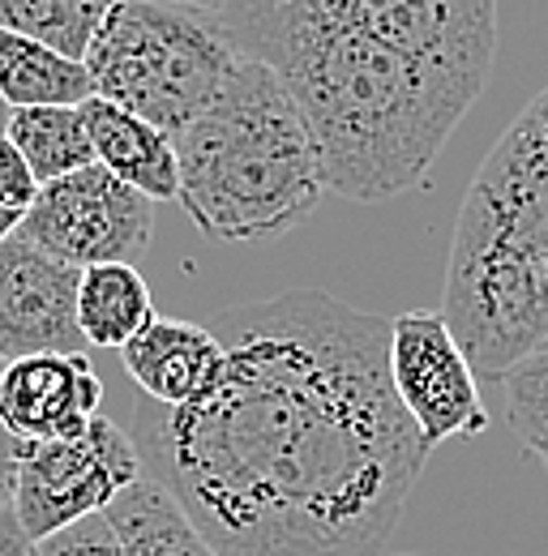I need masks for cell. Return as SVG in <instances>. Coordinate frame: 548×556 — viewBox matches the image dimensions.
Listing matches in <instances>:
<instances>
[{"mask_svg": "<svg viewBox=\"0 0 548 556\" xmlns=\"http://www.w3.org/2000/svg\"><path fill=\"white\" fill-rule=\"evenodd\" d=\"M141 476L146 467L134 437L116 419L99 416L65 441H17L13 514L39 544L77 518L103 514Z\"/></svg>", "mask_w": 548, "mask_h": 556, "instance_id": "8992f818", "label": "cell"}, {"mask_svg": "<svg viewBox=\"0 0 548 556\" xmlns=\"http://www.w3.org/2000/svg\"><path fill=\"white\" fill-rule=\"evenodd\" d=\"M13 471H17V441L0 428V501H13Z\"/></svg>", "mask_w": 548, "mask_h": 556, "instance_id": "44dd1931", "label": "cell"}, {"mask_svg": "<svg viewBox=\"0 0 548 556\" xmlns=\"http://www.w3.org/2000/svg\"><path fill=\"white\" fill-rule=\"evenodd\" d=\"M0 368H4V359H0Z\"/></svg>", "mask_w": 548, "mask_h": 556, "instance_id": "d4e9b609", "label": "cell"}, {"mask_svg": "<svg viewBox=\"0 0 548 556\" xmlns=\"http://www.w3.org/2000/svg\"><path fill=\"white\" fill-rule=\"evenodd\" d=\"M82 121L90 129V146H95L99 167H108L116 180L146 193L150 202H176L180 198L176 146L159 125L141 121L134 112L99 99V94L82 103Z\"/></svg>", "mask_w": 548, "mask_h": 556, "instance_id": "7c38bea8", "label": "cell"}, {"mask_svg": "<svg viewBox=\"0 0 548 556\" xmlns=\"http://www.w3.org/2000/svg\"><path fill=\"white\" fill-rule=\"evenodd\" d=\"M219 17L296 94L347 202L420 189L497 61V0H223Z\"/></svg>", "mask_w": 548, "mask_h": 556, "instance_id": "7a4b0ae2", "label": "cell"}, {"mask_svg": "<svg viewBox=\"0 0 548 556\" xmlns=\"http://www.w3.org/2000/svg\"><path fill=\"white\" fill-rule=\"evenodd\" d=\"M0 556H39V544L22 531V522H17V514H13V505L0 514Z\"/></svg>", "mask_w": 548, "mask_h": 556, "instance_id": "ffe728a7", "label": "cell"}, {"mask_svg": "<svg viewBox=\"0 0 548 556\" xmlns=\"http://www.w3.org/2000/svg\"><path fill=\"white\" fill-rule=\"evenodd\" d=\"M30 244L77 270L125 262L137 266L154 240V202L90 163L39 189L17 227Z\"/></svg>", "mask_w": 548, "mask_h": 556, "instance_id": "52a82bcc", "label": "cell"}, {"mask_svg": "<svg viewBox=\"0 0 548 556\" xmlns=\"http://www.w3.org/2000/svg\"><path fill=\"white\" fill-rule=\"evenodd\" d=\"M180 4H202V9H219L223 0H180Z\"/></svg>", "mask_w": 548, "mask_h": 556, "instance_id": "cb8c5ba5", "label": "cell"}, {"mask_svg": "<svg viewBox=\"0 0 548 556\" xmlns=\"http://www.w3.org/2000/svg\"><path fill=\"white\" fill-rule=\"evenodd\" d=\"M0 99L17 108H82L95 99V81L82 61L0 26Z\"/></svg>", "mask_w": 548, "mask_h": 556, "instance_id": "4fadbf2b", "label": "cell"}, {"mask_svg": "<svg viewBox=\"0 0 548 556\" xmlns=\"http://www.w3.org/2000/svg\"><path fill=\"white\" fill-rule=\"evenodd\" d=\"M82 270L30 244L22 231L0 244V359L86 355L77 326Z\"/></svg>", "mask_w": 548, "mask_h": 556, "instance_id": "9c48e42d", "label": "cell"}, {"mask_svg": "<svg viewBox=\"0 0 548 556\" xmlns=\"http://www.w3.org/2000/svg\"><path fill=\"white\" fill-rule=\"evenodd\" d=\"M39 556H125V544L108 514H90L68 522L65 531L39 540Z\"/></svg>", "mask_w": 548, "mask_h": 556, "instance_id": "ac0fdd59", "label": "cell"}, {"mask_svg": "<svg viewBox=\"0 0 548 556\" xmlns=\"http://www.w3.org/2000/svg\"><path fill=\"white\" fill-rule=\"evenodd\" d=\"M17 227H22V214L9 206H0V244H4L9 236H17Z\"/></svg>", "mask_w": 548, "mask_h": 556, "instance_id": "7402d4cb", "label": "cell"}, {"mask_svg": "<svg viewBox=\"0 0 548 556\" xmlns=\"http://www.w3.org/2000/svg\"><path fill=\"white\" fill-rule=\"evenodd\" d=\"M9 116H13V108H9V103H4V99H0V129H4V125H9Z\"/></svg>", "mask_w": 548, "mask_h": 556, "instance_id": "603a6c76", "label": "cell"}, {"mask_svg": "<svg viewBox=\"0 0 548 556\" xmlns=\"http://www.w3.org/2000/svg\"><path fill=\"white\" fill-rule=\"evenodd\" d=\"M506 416L519 437V445L548 467V339L536 351H527L506 377Z\"/></svg>", "mask_w": 548, "mask_h": 556, "instance_id": "e0dca14e", "label": "cell"}, {"mask_svg": "<svg viewBox=\"0 0 548 556\" xmlns=\"http://www.w3.org/2000/svg\"><path fill=\"white\" fill-rule=\"evenodd\" d=\"M172 146L180 167L176 202L219 244L274 240L331 193L304 108L253 56H240L214 103Z\"/></svg>", "mask_w": 548, "mask_h": 556, "instance_id": "277c9868", "label": "cell"}, {"mask_svg": "<svg viewBox=\"0 0 548 556\" xmlns=\"http://www.w3.org/2000/svg\"><path fill=\"white\" fill-rule=\"evenodd\" d=\"M154 321V295L137 266L108 262L82 270L77 282V326L86 348L125 351Z\"/></svg>", "mask_w": 548, "mask_h": 556, "instance_id": "5bb4252c", "label": "cell"}, {"mask_svg": "<svg viewBox=\"0 0 548 556\" xmlns=\"http://www.w3.org/2000/svg\"><path fill=\"white\" fill-rule=\"evenodd\" d=\"M390 381L428 454L454 437H484L488 412L476 368L441 313L408 308L390 317Z\"/></svg>", "mask_w": 548, "mask_h": 556, "instance_id": "ba28073f", "label": "cell"}, {"mask_svg": "<svg viewBox=\"0 0 548 556\" xmlns=\"http://www.w3.org/2000/svg\"><path fill=\"white\" fill-rule=\"evenodd\" d=\"M116 4L121 0H0V26L57 48L68 61H86Z\"/></svg>", "mask_w": 548, "mask_h": 556, "instance_id": "2e32d148", "label": "cell"}, {"mask_svg": "<svg viewBox=\"0 0 548 556\" xmlns=\"http://www.w3.org/2000/svg\"><path fill=\"white\" fill-rule=\"evenodd\" d=\"M441 317L472 368L493 381L548 339V86L468 185Z\"/></svg>", "mask_w": 548, "mask_h": 556, "instance_id": "3957f363", "label": "cell"}, {"mask_svg": "<svg viewBox=\"0 0 548 556\" xmlns=\"http://www.w3.org/2000/svg\"><path fill=\"white\" fill-rule=\"evenodd\" d=\"M121 364L137 390L159 407H189L223 372V343L210 326L154 317L129 348Z\"/></svg>", "mask_w": 548, "mask_h": 556, "instance_id": "8fae6325", "label": "cell"}, {"mask_svg": "<svg viewBox=\"0 0 548 556\" xmlns=\"http://www.w3.org/2000/svg\"><path fill=\"white\" fill-rule=\"evenodd\" d=\"M4 134L30 163L39 189L95 163V146L82 121V108H17Z\"/></svg>", "mask_w": 548, "mask_h": 556, "instance_id": "9a60e30c", "label": "cell"}, {"mask_svg": "<svg viewBox=\"0 0 548 556\" xmlns=\"http://www.w3.org/2000/svg\"><path fill=\"white\" fill-rule=\"evenodd\" d=\"M219 9L180 0H121L86 52L95 94L159 125L189 129L240 65Z\"/></svg>", "mask_w": 548, "mask_h": 556, "instance_id": "5b68a950", "label": "cell"}, {"mask_svg": "<svg viewBox=\"0 0 548 556\" xmlns=\"http://www.w3.org/2000/svg\"><path fill=\"white\" fill-rule=\"evenodd\" d=\"M223 372L137 407V454L219 556H377L424 471L390 381V321L283 291L210 321Z\"/></svg>", "mask_w": 548, "mask_h": 556, "instance_id": "6da1fadb", "label": "cell"}, {"mask_svg": "<svg viewBox=\"0 0 548 556\" xmlns=\"http://www.w3.org/2000/svg\"><path fill=\"white\" fill-rule=\"evenodd\" d=\"M35 198H39V180H35L30 163L22 159V150L0 129V206L26 214Z\"/></svg>", "mask_w": 548, "mask_h": 556, "instance_id": "d6986e66", "label": "cell"}, {"mask_svg": "<svg viewBox=\"0 0 548 556\" xmlns=\"http://www.w3.org/2000/svg\"><path fill=\"white\" fill-rule=\"evenodd\" d=\"M103 416V377L86 355H26L0 368V428L13 441H65Z\"/></svg>", "mask_w": 548, "mask_h": 556, "instance_id": "30bf717a", "label": "cell"}]
</instances>
